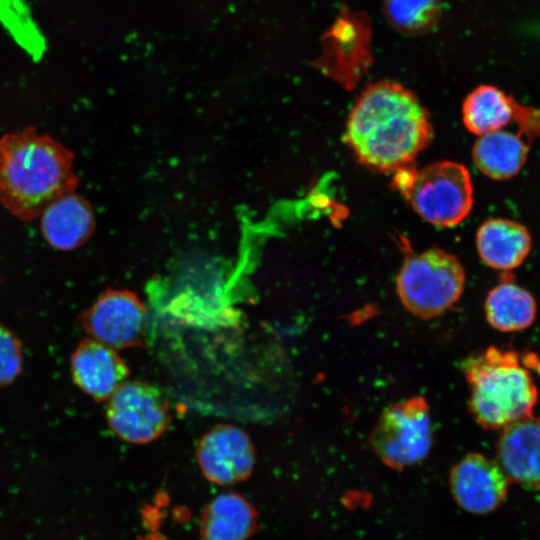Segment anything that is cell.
<instances>
[{"label": "cell", "instance_id": "obj_8", "mask_svg": "<svg viewBox=\"0 0 540 540\" xmlns=\"http://www.w3.org/2000/svg\"><path fill=\"white\" fill-rule=\"evenodd\" d=\"M80 322L90 338L114 349L145 343L146 309L129 290H106L82 313Z\"/></svg>", "mask_w": 540, "mask_h": 540}, {"label": "cell", "instance_id": "obj_15", "mask_svg": "<svg viewBox=\"0 0 540 540\" xmlns=\"http://www.w3.org/2000/svg\"><path fill=\"white\" fill-rule=\"evenodd\" d=\"M482 261L491 268L510 271L519 267L530 253L532 239L521 223L505 218L485 221L476 234Z\"/></svg>", "mask_w": 540, "mask_h": 540}, {"label": "cell", "instance_id": "obj_9", "mask_svg": "<svg viewBox=\"0 0 540 540\" xmlns=\"http://www.w3.org/2000/svg\"><path fill=\"white\" fill-rule=\"evenodd\" d=\"M196 458L206 479L218 485H231L250 476L255 452L244 430L220 424L201 437L196 448Z\"/></svg>", "mask_w": 540, "mask_h": 540}, {"label": "cell", "instance_id": "obj_11", "mask_svg": "<svg viewBox=\"0 0 540 540\" xmlns=\"http://www.w3.org/2000/svg\"><path fill=\"white\" fill-rule=\"evenodd\" d=\"M449 483L461 508L484 514L502 504L507 496L509 479L497 461L471 453L451 469Z\"/></svg>", "mask_w": 540, "mask_h": 540}, {"label": "cell", "instance_id": "obj_17", "mask_svg": "<svg viewBox=\"0 0 540 540\" xmlns=\"http://www.w3.org/2000/svg\"><path fill=\"white\" fill-rule=\"evenodd\" d=\"M521 132L498 130L479 136L472 149L476 167L495 180L516 176L524 166L530 148V139ZM527 138V137H526Z\"/></svg>", "mask_w": 540, "mask_h": 540}, {"label": "cell", "instance_id": "obj_13", "mask_svg": "<svg viewBox=\"0 0 540 540\" xmlns=\"http://www.w3.org/2000/svg\"><path fill=\"white\" fill-rule=\"evenodd\" d=\"M497 459L509 480L540 488V417H527L503 428Z\"/></svg>", "mask_w": 540, "mask_h": 540}, {"label": "cell", "instance_id": "obj_3", "mask_svg": "<svg viewBox=\"0 0 540 540\" xmlns=\"http://www.w3.org/2000/svg\"><path fill=\"white\" fill-rule=\"evenodd\" d=\"M470 386L469 408L485 429L502 430L533 414L538 392L514 351L490 347L461 366Z\"/></svg>", "mask_w": 540, "mask_h": 540}, {"label": "cell", "instance_id": "obj_19", "mask_svg": "<svg viewBox=\"0 0 540 540\" xmlns=\"http://www.w3.org/2000/svg\"><path fill=\"white\" fill-rule=\"evenodd\" d=\"M335 24L328 34L329 42L326 54L329 61L336 64L329 70V73L338 79L342 63H345L342 83L346 86L353 85L357 80L349 63H352L354 70L360 76L361 73L353 63L367 59V33H361L364 26L360 25L357 17L346 15L339 18Z\"/></svg>", "mask_w": 540, "mask_h": 540}, {"label": "cell", "instance_id": "obj_5", "mask_svg": "<svg viewBox=\"0 0 540 540\" xmlns=\"http://www.w3.org/2000/svg\"><path fill=\"white\" fill-rule=\"evenodd\" d=\"M464 285L461 262L439 248L408 253L396 278V292L402 305L421 319L449 310L461 297Z\"/></svg>", "mask_w": 540, "mask_h": 540}, {"label": "cell", "instance_id": "obj_10", "mask_svg": "<svg viewBox=\"0 0 540 540\" xmlns=\"http://www.w3.org/2000/svg\"><path fill=\"white\" fill-rule=\"evenodd\" d=\"M462 120L478 136L515 123L528 139L540 138V110L518 103L492 85H481L467 95L462 105Z\"/></svg>", "mask_w": 540, "mask_h": 540}, {"label": "cell", "instance_id": "obj_6", "mask_svg": "<svg viewBox=\"0 0 540 540\" xmlns=\"http://www.w3.org/2000/svg\"><path fill=\"white\" fill-rule=\"evenodd\" d=\"M432 440L430 407L420 396L385 408L370 435L376 455L397 470L423 460L431 449Z\"/></svg>", "mask_w": 540, "mask_h": 540}, {"label": "cell", "instance_id": "obj_21", "mask_svg": "<svg viewBox=\"0 0 540 540\" xmlns=\"http://www.w3.org/2000/svg\"><path fill=\"white\" fill-rule=\"evenodd\" d=\"M385 13L390 23L408 34L429 30L440 13V0H386Z\"/></svg>", "mask_w": 540, "mask_h": 540}, {"label": "cell", "instance_id": "obj_12", "mask_svg": "<svg viewBox=\"0 0 540 540\" xmlns=\"http://www.w3.org/2000/svg\"><path fill=\"white\" fill-rule=\"evenodd\" d=\"M71 376L78 388L95 401H107L129 376L116 349L95 339H83L70 358Z\"/></svg>", "mask_w": 540, "mask_h": 540}, {"label": "cell", "instance_id": "obj_16", "mask_svg": "<svg viewBox=\"0 0 540 540\" xmlns=\"http://www.w3.org/2000/svg\"><path fill=\"white\" fill-rule=\"evenodd\" d=\"M253 505L242 495L228 492L213 498L200 519L201 540H247L257 528Z\"/></svg>", "mask_w": 540, "mask_h": 540}, {"label": "cell", "instance_id": "obj_2", "mask_svg": "<svg viewBox=\"0 0 540 540\" xmlns=\"http://www.w3.org/2000/svg\"><path fill=\"white\" fill-rule=\"evenodd\" d=\"M78 184L73 153L30 127L0 138V203L31 221Z\"/></svg>", "mask_w": 540, "mask_h": 540}, {"label": "cell", "instance_id": "obj_7", "mask_svg": "<svg viewBox=\"0 0 540 540\" xmlns=\"http://www.w3.org/2000/svg\"><path fill=\"white\" fill-rule=\"evenodd\" d=\"M169 401L144 381L124 382L107 400L106 420L120 439L146 444L159 438L171 423Z\"/></svg>", "mask_w": 540, "mask_h": 540}, {"label": "cell", "instance_id": "obj_14", "mask_svg": "<svg viewBox=\"0 0 540 540\" xmlns=\"http://www.w3.org/2000/svg\"><path fill=\"white\" fill-rule=\"evenodd\" d=\"M41 231L48 244L68 251L83 245L94 229L89 203L74 193L61 196L41 213Z\"/></svg>", "mask_w": 540, "mask_h": 540}, {"label": "cell", "instance_id": "obj_20", "mask_svg": "<svg viewBox=\"0 0 540 540\" xmlns=\"http://www.w3.org/2000/svg\"><path fill=\"white\" fill-rule=\"evenodd\" d=\"M0 24L34 60L42 57L45 38L25 0H0Z\"/></svg>", "mask_w": 540, "mask_h": 540}, {"label": "cell", "instance_id": "obj_22", "mask_svg": "<svg viewBox=\"0 0 540 540\" xmlns=\"http://www.w3.org/2000/svg\"><path fill=\"white\" fill-rule=\"evenodd\" d=\"M22 347L17 336L0 323V388L12 383L22 370Z\"/></svg>", "mask_w": 540, "mask_h": 540}, {"label": "cell", "instance_id": "obj_4", "mask_svg": "<svg viewBox=\"0 0 540 540\" xmlns=\"http://www.w3.org/2000/svg\"><path fill=\"white\" fill-rule=\"evenodd\" d=\"M393 187L427 222L452 227L461 223L473 206V185L467 168L439 161L421 169L411 165L394 172Z\"/></svg>", "mask_w": 540, "mask_h": 540}, {"label": "cell", "instance_id": "obj_18", "mask_svg": "<svg viewBox=\"0 0 540 540\" xmlns=\"http://www.w3.org/2000/svg\"><path fill=\"white\" fill-rule=\"evenodd\" d=\"M484 307L489 324L502 332L528 328L535 320L537 309L532 294L508 280L489 291Z\"/></svg>", "mask_w": 540, "mask_h": 540}, {"label": "cell", "instance_id": "obj_1", "mask_svg": "<svg viewBox=\"0 0 540 540\" xmlns=\"http://www.w3.org/2000/svg\"><path fill=\"white\" fill-rule=\"evenodd\" d=\"M432 138L425 107L412 91L391 81L377 82L361 93L344 134L356 159L382 173L411 165Z\"/></svg>", "mask_w": 540, "mask_h": 540}]
</instances>
